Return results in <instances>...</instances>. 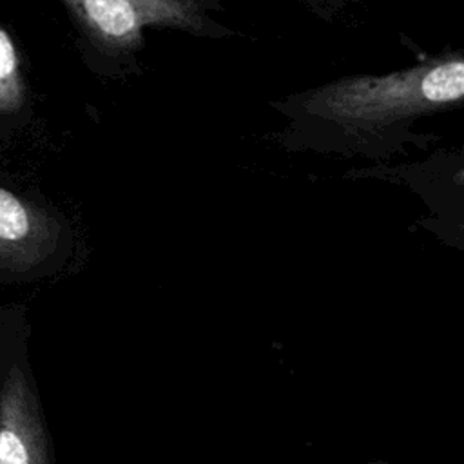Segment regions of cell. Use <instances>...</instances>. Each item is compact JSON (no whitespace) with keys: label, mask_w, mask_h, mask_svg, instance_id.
<instances>
[{"label":"cell","mask_w":464,"mask_h":464,"mask_svg":"<svg viewBox=\"0 0 464 464\" xmlns=\"http://www.w3.org/2000/svg\"><path fill=\"white\" fill-rule=\"evenodd\" d=\"M22 60L11 34L0 25V112H18L25 103Z\"/></svg>","instance_id":"5"},{"label":"cell","mask_w":464,"mask_h":464,"mask_svg":"<svg viewBox=\"0 0 464 464\" xmlns=\"http://www.w3.org/2000/svg\"><path fill=\"white\" fill-rule=\"evenodd\" d=\"M74 22L92 67L111 78L141 72L147 29H169L198 38H230L221 0H60Z\"/></svg>","instance_id":"2"},{"label":"cell","mask_w":464,"mask_h":464,"mask_svg":"<svg viewBox=\"0 0 464 464\" xmlns=\"http://www.w3.org/2000/svg\"><path fill=\"white\" fill-rule=\"evenodd\" d=\"M464 96L459 49L384 74H348L272 102L285 118L276 140L292 152L388 160L437 140L415 129Z\"/></svg>","instance_id":"1"},{"label":"cell","mask_w":464,"mask_h":464,"mask_svg":"<svg viewBox=\"0 0 464 464\" xmlns=\"http://www.w3.org/2000/svg\"><path fill=\"white\" fill-rule=\"evenodd\" d=\"M60 223L45 208L0 187V270L24 272L54 254Z\"/></svg>","instance_id":"3"},{"label":"cell","mask_w":464,"mask_h":464,"mask_svg":"<svg viewBox=\"0 0 464 464\" xmlns=\"http://www.w3.org/2000/svg\"><path fill=\"white\" fill-rule=\"evenodd\" d=\"M0 464H49L38 401L16 364L0 388Z\"/></svg>","instance_id":"4"},{"label":"cell","mask_w":464,"mask_h":464,"mask_svg":"<svg viewBox=\"0 0 464 464\" xmlns=\"http://www.w3.org/2000/svg\"><path fill=\"white\" fill-rule=\"evenodd\" d=\"M301 2L308 11H312L315 16L323 18L328 24H334L337 16H341L352 0H297Z\"/></svg>","instance_id":"6"}]
</instances>
